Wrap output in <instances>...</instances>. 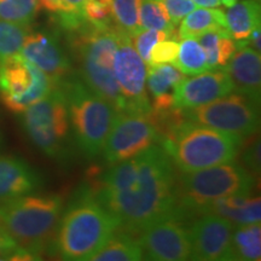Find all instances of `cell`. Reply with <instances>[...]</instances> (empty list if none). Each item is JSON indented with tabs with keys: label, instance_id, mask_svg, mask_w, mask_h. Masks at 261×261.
Masks as SVG:
<instances>
[{
	"label": "cell",
	"instance_id": "obj_1",
	"mask_svg": "<svg viewBox=\"0 0 261 261\" xmlns=\"http://www.w3.org/2000/svg\"><path fill=\"white\" fill-rule=\"evenodd\" d=\"M94 196L127 230L142 231L178 210V181L167 152L151 145L135 158L112 165Z\"/></svg>",
	"mask_w": 261,
	"mask_h": 261
},
{
	"label": "cell",
	"instance_id": "obj_2",
	"mask_svg": "<svg viewBox=\"0 0 261 261\" xmlns=\"http://www.w3.org/2000/svg\"><path fill=\"white\" fill-rule=\"evenodd\" d=\"M120 227L119 221L89 191L61 217L55 234V252L63 260H90Z\"/></svg>",
	"mask_w": 261,
	"mask_h": 261
},
{
	"label": "cell",
	"instance_id": "obj_3",
	"mask_svg": "<svg viewBox=\"0 0 261 261\" xmlns=\"http://www.w3.org/2000/svg\"><path fill=\"white\" fill-rule=\"evenodd\" d=\"M63 212L60 195H23L0 202V226L35 260L54 241Z\"/></svg>",
	"mask_w": 261,
	"mask_h": 261
},
{
	"label": "cell",
	"instance_id": "obj_4",
	"mask_svg": "<svg viewBox=\"0 0 261 261\" xmlns=\"http://www.w3.org/2000/svg\"><path fill=\"white\" fill-rule=\"evenodd\" d=\"M160 142L173 165L184 173L232 162L243 145L242 137L187 119Z\"/></svg>",
	"mask_w": 261,
	"mask_h": 261
},
{
	"label": "cell",
	"instance_id": "obj_5",
	"mask_svg": "<svg viewBox=\"0 0 261 261\" xmlns=\"http://www.w3.org/2000/svg\"><path fill=\"white\" fill-rule=\"evenodd\" d=\"M74 40L81 65V76L89 89L104 98L116 110L125 113L126 103L114 73V56L119 40V27L96 25L87 21Z\"/></svg>",
	"mask_w": 261,
	"mask_h": 261
},
{
	"label": "cell",
	"instance_id": "obj_6",
	"mask_svg": "<svg viewBox=\"0 0 261 261\" xmlns=\"http://www.w3.org/2000/svg\"><path fill=\"white\" fill-rule=\"evenodd\" d=\"M253 187L252 173L237 163L187 172L178 182V210L184 218L201 214L212 202L231 195H248Z\"/></svg>",
	"mask_w": 261,
	"mask_h": 261
},
{
	"label": "cell",
	"instance_id": "obj_7",
	"mask_svg": "<svg viewBox=\"0 0 261 261\" xmlns=\"http://www.w3.org/2000/svg\"><path fill=\"white\" fill-rule=\"evenodd\" d=\"M58 85L65 96L69 122L80 150L89 158L99 155L117 114L116 110L83 81L70 79Z\"/></svg>",
	"mask_w": 261,
	"mask_h": 261
},
{
	"label": "cell",
	"instance_id": "obj_8",
	"mask_svg": "<svg viewBox=\"0 0 261 261\" xmlns=\"http://www.w3.org/2000/svg\"><path fill=\"white\" fill-rule=\"evenodd\" d=\"M21 122L33 144L50 158H61L69 136V115L60 85L21 114Z\"/></svg>",
	"mask_w": 261,
	"mask_h": 261
},
{
	"label": "cell",
	"instance_id": "obj_9",
	"mask_svg": "<svg viewBox=\"0 0 261 261\" xmlns=\"http://www.w3.org/2000/svg\"><path fill=\"white\" fill-rule=\"evenodd\" d=\"M56 85L19 54L0 61V102L9 112L22 114L47 96Z\"/></svg>",
	"mask_w": 261,
	"mask_h": 261
},
{
	"label": "cell",
	"instance_id": "obj_10",
	"mask_svg": "<svg viewBox=\"0 0 261 261\" xmlns=\"http://www.w3.org/2000/svg\"><path fill=\"white\" fill-rule=\"evenodd\" d=\"M182 114L189 121L242 138L254 135L260 125L259 103L242 93H230L203 106L184 109Z\"/></svg>",
	"mask_w": 261,
	"mask_h": 261
},
{
	"label": "cell",
	"instance_id": "obj_11",
	"mask_svg": "<svg viewBox=\"0 0 261 261\" xmlns=\"http://www.w3.org/2000/svg\"><path fill=\"white\" fill-rule=\"evenodd\" d=\"M114 73L126 103L125 113L148 115L151 110L146 93V64L140 58L127 33L119 28L114 56Z\"/></svg>",
	"mask_w": 261,
	"mask_h": 261
},
{
	"label": "cell",
	"instance_id": "obj_12",
	"mask_svg": "<svg viewBox=\"0 0 261 261\" xmlns=\"http://www.w3.org/2000/svg\"><path fill=\"white\" fill-rule=\"evenodd\" d=\"M160 142V135L149 117L143 114L117 113L103 145L108 163L126 161Z\"/></svg>",
	"mask_w": 261,
	"mask_h": 261
},
{
	"label": "cell",
	"instance_id": "obj_13",
	"mask_svg": "<svg viewBox=\"0 0 261 261\" xmlns=\"http://www.w3.org/2000/svg\"><path fill=\"white\" fill-rule=\"evenodd\" d=\"M181 220V218L172 215L143 228L139 243L144 256L156 261L190 259V233Z\"/></svg>",
	"mask_w": 261,
	"mask_h": 261
},
{
	"label": "cell",
	"instance_id": "obj_14",
	"mask_svg": "<svg viewBox=\"0 0 261 261\" xmlns=\"http://www.w3.org/2000/svg\"><path fill=\"white\" fill-rule=\"evenodd\" d=\"M233 225L214 213H203L192 223L189 233L192 260L231 261Z\"/></svg>",
	"mask_w": 261,
	"mask_h": 261
},
{
	"label": "cell",
	"instance_id": "obj_15",
	"mask_svg": "<svg viewBox=\"0 0 261 261\" xmlns=\"http://www.w3.org/2000/svg\"><path fill=\"white\" fill-rule=\"evenodd\" d=\"M234 91V85L226 70L211 71L182 79L174 89L173 100L178 109H191L227 96Z\"/></svg>",
	"mask_w": 261,
	"mask_h": 261
},
{
	"label": "cell",
	"instance_id": "obj_16",
	"mask_svg": "<svg viewBox=\"0 0 261 261\" xmlns=\"http://www.w3.org/2000/svg\"><path fill=\"white\" fill-rule=\"evenodd\" d=\"M19 55L57 84L70 71V62L67 55L56 39L46 33H28Z\"/></svg>",
	"mask_w": 261,
	"mask_h": 261
},
{
	"label": "cell",
	"instance_id": "obj_17",
	"mask_svg": "<svg viewBox=\"0 0 261 261\" xmlns=\"http://www.w3.org/2000/svg\"><path fill=\"white\" fill-rule=\"evenodd\" d=\"M34 168L17 156H0V202L33 194L41 185Z\"/></svg>",
	"mask_w": 261,
	"mask_h": 261
},
{
	"label": "cell",
	"instance_id": "obj_18",
	"mask_svg": "<svg viewBox=\"0 0 261 261\" xmlns=\"http://www.w3.org/2000/svg\"><path fill=\"white\" fill-rule=\"evenodd\" d=\"M225 70L230 75L238 93L249 97L254 102H260L261 60L260 52L252 47H243L234 52Z\"/></svg>",
	"mask_w": 261,
	"mask_h": 261
},
{
	"label": "cell",
	"instance_id": "obj_19",
	"mask_svg": "<svg viewBox=\"0 0 261 261\" xmlns=\"http://www.w3.org/2000/svg\"><path fill=\"white\" fill-rule=\"evenodd\" d=\"M184 79V74L173 64L148 65L146 69V83L152 100H150V113H166L173 109L175 86Z\"/></svg>",
	"mask_w": 261,
	"mask_h": 261
},
{
	"label": "cell",
	"instance_id": "obj_20",
	"mask_svg": "<svg viewBox=\"0 0 261 261\" xmlns=\"http://www.w3.org/2000/svg\"><path fill=\"white\" fill-rule=\"evenodd\" d=\"M203 213H214L230 221L233 226L256 224L261 220V200L248 195H231L212 202L202 211Z\"/></svg>",
	"mask_w": 261,
	"mask_h": 261
},
{
	"label": "cell",
	"instance_id": "obj_21",
	"mask_svg": "<svg viewBox=\"0 0 261 261\" xmlns=\"http://www.w3.org/2000/svg\"><path fill=\"white\" fill-rule=\"evenodd\" d=\"M226 17L227 29L236 41H248L254 29L260 27V4L256 0H243L230 6Z\"/></svg>",
	"mask_w": 261,
	"mask_h": 261
},
{
	"label": "cell",
	"instance_id": "obj_22",
	"mask_svg": "<svg viewBox=\"0 0 261 261\" xmlns=\"http://www.w3.org/2000/svg\"><path fill=\"white\" fill-rule=\"evenodd\" d=\"M207 32H228L224 11L211 8L194 9L180 21L178 37L197 38Z\"/></svg>",
	"mask_w": 261,
	"mask_h": 261
},
{
	"label": "cell",
	"instance_id": "obj_23",
	"mask_svg": "<svg viewBox=\"0 0 261 261\" xmlns=\"http://www.w3.org/2000/svg\"><path fill=\"white\" fill-rule=\"evenodd\" d=\"M197 39L204 51L210 70L225 67L237 51L236 44L228 32H207L198 35Z\"/></svg>",
	"mask_w": 261,
	"mask_h": 261
},
{
	"label": "cell",
	"instance_id": "obj_24",
	"mask_svg": "<svg viewBox=\"0 0 261 261\" xmlns=\"http://www.w3.org/2000/svg\"><path fill=\"white\" fill-rule=\"evenodd\" d=\"M232 260L256 261L261 259L260 223L233 226L231 237Z\"/></svg>",
	"mask_w": 261,
	"mask_h": 261
},
{
	"label": "cell",
	"instance_id": "obj_25",
	"mask_svg": "<svg viewBox=\"0 0 261 261\" xmlns=\"http://www.w3.org/2000/svg\"><path fill=\"white\" fill-rule=\"evenodd\" d=\"M144 259L139 240L128 234L112 236L90 260L93 261H138Z\"/></svg>",
	"mask_w": 261,
	"mask_h": 261
},
{
	"label": "cell",
	"instance_id": "obj_26",
	"mask_svg": "<svg viewBox=\"0 0 261 261\" xmlns=\"http://www.w3.org/2000/svg\"><path fill=\"white\" fill-rule=\"evenodd\" d=\"M172 64L184 75L192 76L208 70L204 51L196 38L182 39L177 58Z\"/></svg>",
	"mask_w": 261,
	"mask_h": 261
},
{
	"label": "cell",
	"instance_id": "obj_27",
	"mask_svg": "<svg viewBox=\"0 0 261 261\" xmlns=\"http://www.w3.org/2000/svg\"><path fill=\"white\" fill-rule=\"evenodd\" d=\"M39 9L38 0H0V21L29 27Z\"/></svg>",
	"mask_w": 261,
	"mask_h": 261
},
{
	"label": "cell",
	"instance_id": "obj_28",
	"mask_svg": "<svg viewBox=\"0 0 261 261\" xmlns=\"http://www.w3.org/2000/svg\"><path fill=\"white\" fill-rule=\"evenodd\" d=\"M139 23L142 31L156 29L165 32L168 37L174 34L175 25L160 0H143L139 10Z\"/></svg>",
	"mask_w": 261,
	"mask_h": 261
},
{
	"label": "cell",
	"instance_id": "obj_29",
	"mask_svg": "<svg viewBox=\"0 0 261 261\" xmlns=\"http://www.w3.org/2000/svg\"><path fill=\"white\" fill-rule=\"evenodd\" d=\"M143 0H112L113 17L117 27L130 38L142 31L139 23V10Z\"/></svg>",
	"mask_w": 261,
	"mask_h": 261
},
{
	"label": "cell",
	"instance_id": "obj_30",
	"mask_svg": "<svg viewBox=\"0 0 261 261\" xmlns=\"http://www.w3.org/2000/svg\"><path fill=\"white\" fill-rule=\"evenodd\" d=\"M28 33V27L0 21V61L19 54Z\"/></svg>",
	"mask_w": 261,
	"mask_h": 261
},
{
	"label": "cell",
	"instance_id": "obj_31",
	"mask_svg": "<svg viewBox=\"0 0 261 261\" xmlns=\"http://www.w3.org/2000/svg\"><path fill=\"white\" fill-rule=\"evenodd\" d=\"M135 45L137 52L145 62L146 65L150 63V54H151L152 47L160 41L165 40L168 38V35L162 31H156V29H143L138 34L135 35Z\"/></svg>",
	"mask_w": 261,
	"mask_h": 261
},
{
	"label": "cell",
	"instance_id": "obj_32",
	"mask_svg": "<svg viewBox=\"0 0 261 261\" xmlns=\"http://www.w3.org/2000/svg\"><path fill=\"white\" fill-rule=\"evenodd\" d=\"M84 17L96 25L112 24V5L100 0H89L84 6Z\"/></svg>",
	"mask_w": 261,
	"mask_h": 261
},
{
	"label": "cell",
	"instance_id": "obj_33",
	"mask_svg": "<svg viewBox=\"0 0 261 261\" xmlns=\"http://www.w3.org/2000/svg\"><path fill=\"white\" fill-rule=\"evenodd\" d=\"M179 51V42L174 39H165V40L158 42L152 47L151 54H150V63L149 65L154 64H167L173 63L177 58Z\"/></svg>",
	"mask_w": 261,
	"mask_h": 261
},
{
	"label": "cell",
	"instance_id": "obj_34",
	"mask_svg": "<svg viewBox=\"0 0 261 261\" xmlns=\"http://www.w3.org/2000/svg\"><path fill=\"white\" fill-rule=\"evenodd\" d=\"M0 260H35L31 254L21 249L17 243L0 226Z\"/></svg>",
	"mask_w": 261,
	"mask_h": 261
},
{
	"label": "cell",
	"instance_id": "obj_35",
	"mask_svg": "<svg viewBox=\"0 0 261 261\" xmlns=\"http://www.w3.org/2000/svg\"><path fill=\"white\" fill-rule=\"evenodd\" d=\"M167 10L172 23L177 25L188 14L196 8L191 0H160Z\"/></svg>",
	"mask_w": 261,
	"mask_h": 261
},
{
	"label": "cell",
	"instance_id": "obj_36",
	"mask_svg": "<svg viewBox=\"0 0 261 261\" xmlns=\"http://www.w3.org/2000/svg\"><path fill=\"white\" fill-rule=\"evenodd\" d=\"M244 162L250 171L259 172L260 171V140L256 139L247 146L243 156Z\"/></svg>",
	"mask_w": 261,
	"mask_h": 261
},
{
	"label": "cell",
	"instance_id": "obj_37",
	"mask_svg": "<svg viewBox=\"0 0 261 261\" xmlns=\"http://www.w3.org/2000/svg\"><path fill=\"white\" fill-rule=\"evenodd\" d=\"M60 2L62 4V12H64V14H76L84 16V6L89 0H60Z\"/></svg>",
	"mask_w": 261,
	"mask_h": 261
},
{
	"label": "cell",
	"instance_id": "obj_38",
	"mask_svg": "<svg viewBox=\"0 0 261 261\" xmlns=\"http://www.w3.org/2000/svg\"><path fill=\"white\" fill-rule=\"evenodd\" d=\"M40 6H42L48 12H54V14H60L62 12V4L60 0H38Z\"/></svg>",
	"mask_w": 261,
	"mask_h": 261
},
{
	"label": "cell",
	"instance_id": "obj_39",
	"mask_svg": "<svg viewBox=\"0 0 261 261\" xmlns=\"http://www.w3.org/2000/svg\"><path fill=\"white\" fill-rule=\"evenodd\" d=\"M260 37H261V32H260V27H257L254 29L252 32V34H250V37L248 40H249V44L252 45L254 50L256 52H260V48H261V45H260Z\"/></svg>",
	"mask_w": 261,
	"mask_h": 261
},
{
	"label": "cell",
	"instance_id": "obj_40",
	"mask_svg": "<svg viewBox=\"0 0 261 261\" xmlns=\"http://www.w3.org/2000/svg\"><path fill=\"white\" fill-rule=\"evenodd\" d=\"M191 2L200 8H218L221 4V0H191Z\"/></svg>",
	"mask_w": 261,
	"mask_h": 261
},
{
	"label": "cell",
	"instance_id": "obj_41",
	"mask_svg": "<svg viewBox=\"0 0 261 261\" xmlns=\"http://www.w3.org/2000/svg\"><path fill=\"white\" fill-rule=\"evenodd\" d=\"M221 3H223L225 6H227V8H230V6L236 4L237 0H221Z\"/></svg>",
	"mask_w": 261,
	"mask_h": 261
},
{
	"label": "cell",
	"instance_id": "obj_42",
	"mask_svg": "<svg viewBox=\"0 0 261 261\" xmlns=\"http://www.w3.org/2000/svg\"><path fill=\"white\" fill-rule=\"evenodd\" d=\"M100 2L107 3V4H110V5H112V0H100Z\"/></svg>",
	"mask_w": 261,
	"mask_h": 261
},
{
	"label": "cell",
	"instance_id": "obj_43",
	"mask_svg": "<svg viewBox=\"0 0 261 261\" xmlns=\"http://www.w3.org/2000/svg\"><path fill=\"white\" fill-rule=\"evenodd\" d=\"M0 139H2V137H0Z\"/></svg>",
	"mask_w": 261,
	"mask_h": 261
}]
</instances>
